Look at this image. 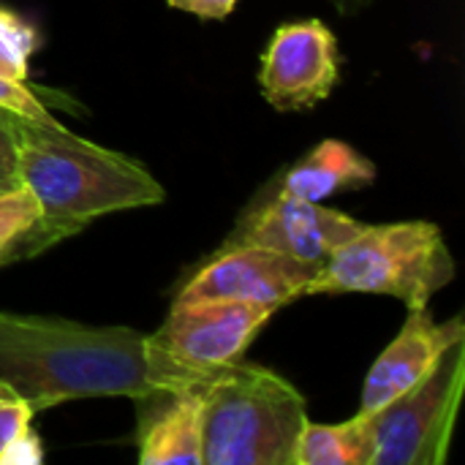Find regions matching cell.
<instances>
[{"label":"cell","mask_w":465,"mask_h":465,"mask_svg":"<svg viewBox=\"0 0 465 465\" xmlns=\"http://www.w3.org/2000/svg\"><path fill=\"white\" fill-rule=\"evenodd\" d=\"M376 163L341 139H324L302 161L286 169L278 193L302 202H324L343 191L368 188L376 180Z\"/></svg>","instance_id":"cell-12"},{"label":"cell","mask_w":465,"mask_h":465,"mask_svg":"<svg viewBox=\"0 0 465 465\" xmlns=\"http://www.w3.org/2000/svg\"><path fill=\"white\" fill-rule=\"evenodd\" d=\"M142 465H202V387L153 390L134 401Z\"/></svg>","instance_id":"cell-11"},{"label":"cell","mask_w":465,"mask_h":465,"mask_svg":"<svg viewBox=\"0 0 465 465\" xmlns=\"http://www.w3.org/2000/svg\"><path fill=\"white\" fill-rule=\"evenodd\" d=\"M371 3H373V0H332V5L338 8V14H343V16H357V14H362Z\"/></svg>","instance_id":"cell-20"},{"label":"cell","mask_w":465,"mask_h":465,"mask_svg":"<svg viewBox=\"0 0 465 465\" xmlns=\"http://www.w3.org/2000/svg\"><path fill=\"white\" fill-rule=\"evenodd\" d=\"M16 180L33 193L44 221L65 237L90 221L163 202L161 183L134 158L74 136L60 123L11 120Z\"/></svg>","instance_id":"cell-2"},{"label":"cell","mask_w":465,"mask_h":465,"mask_svg":"<svg viewBox=\"0 0 465 465\" xmlns=\"http://www.w3.org/2000/svg\"><path fill=\"white\" fill-rule=\"evenodd\" d=\"M60 240L63 234L44 221L41 207L27 188L16 185L0 191V267L30 259Z\"/></svg>","instance_id":"cell-14"},{"label":"cell","mask_w":465,"mask_h":465,"mask_svg":"<svg viewBox=\"0 0 465 465\" xmlns=\"http://www.w3.org/2000/svg\"><path fill=\"white\" fill-rule=\"evenodd\" d=\"M272 313L253 302H174L166 322L144 335L153 390L202 387L245 354Z\"/></svg>","instance_id":"cell-5"},{"label":"cell","mask_w":465,"mask_h":465,"mask_svg":"<svg viewBox=\"0 0 465 465\" xmlns=\"http://www.w3.org/2000/svg\"><path fill=\"white\" fill-rule=\"evenodd\" d=\"M14 114L0 117V191L16 188V134L11 125Z\"/></svg>","instance_id":"cell-18"},{"label":"cell","mask_w":465,"mask_h":465,"mask_svg":"<svg viewBox=\"0 0 465 465\" xmlns=\"http://www.w3.org/2000/svg\"><path fill=\"white\" fill-rule=\"evenodd\" d=\"M305 398L275 371L232 362L202 384V463L294 465Z\"/></svg>","instance_id":"cell-3"},{"label":"cell","mask_w":465,"mask_h":465,"mask_svg":"<svg viewBox=\"0 0 465 465\" xmlns=\"http://www.w3.org/2000/svg\"><path fill=\"white\" fill-rule=\"evenodd\" d=\"M362 226V221L322 202L275 193L237 223L226 245H259L322 267Z\"/></svg>","instance_id":"cell-9"},{"label":"cell","mask_w":465,"mask_h":465,"mask_svg":"<svg viewBox=\"0 0 465 465\" xmlns=\"http://www.w3.org/2000/svg\"><path fill=\"white\" fill-rule=\"evenodd\" d=\"M465 338V319L458 313L447 322H436L428 308H411L398 338L379 354L368 371L362 387L365 414L379 411L398 395L422 381L450 346Z\"/></svg>","instance_id":"cell-10"},{"label":"cell","mask_w":465,"mask_h":465,"mask_svg":"<svg viewBox=\"0 0 465 465\" xmlns=\"http://www.w3.org/2000/svg\"><path fill=\"white\" fill-rule=\"evenodd\" d=\"M463 387L465 338L444 351L422 381L379 411H371V465L447 463Z\"/></svg>","instance_id":"cell-6"},{"label":"cell","mask_w":465,"mask_h":465,"mask_svg":"<svg viewBox=\"0 0 465 465\" xmlns=\"http://www.w3.org/2000/svg\"><path fill=\"white\" fill-rule=\"evenodd\" d=\"M38 49V33L19 14L0 5V76L25 82L27 63Z\"/></svg>","instance_id":"cell-16"},{"label":"cell","mask_w":465,"mask_h":465,"mask_svg":"<svg viewBox=\"0 0 465 465\" xmlns=\"http://www.w3.org/2000/svg\"><path fill=\"white\" fill-rule=\"evenodd\" d=\"M338 79V38L322 19L281 25L262 54L259 84L278 112L313 109L330 98Z\"/></svg>","instance_id":"cell-8"},{"label":"cell","mask_w":465,"mask_h":465,"mask_svg":"<svg viewBox=\"0 0 465 465\" xmlns=\"http://www.w3.org/2000/svg\"><path fill=\"white\" fill-rule=\"evenodd\" d=\"M33 409L0 384V465L41 463V441L33 433Z\"/></svg>","instance_id":"cell-15"},{"label":"cell","mask_w":465,"mask_h":465,"mask_svg":"<svg viewBox=\"0 0 465 465\" xmlns=\"http://www.w3.org/2000/svg\"><path fill=\"white\" fill-rule=\"evenodd\" d=\"M455 278V259L430 221L365 223L316 272L308 294H384L428 308Z\"/></svg>","instance_id":"cell-4"},{"label":"cell","mask_w":465,"mask_h":465,"mask_svg":"<svg viewBox=\"0 0 465 465\" xmlns=\"http://www.w3.org/2000/svg\"><path fill=\"white\" fill-rule=\"evenodd\" d=\"M0 384L33 411L153 392L142 332L19 313H0Z\"/></svg>","instance_id":"cell-1"},{"label":"cell","mask_w":465,"mask_h":465,"mask_svg":"<svg viewBox=\"0 0 465 465\" xmlns=\"http://www.w3.org/2000/svg\"><path fill=\"white\" fill-rule=\"evenodd\" d=\"M371 414L360 411L338 425H319L308 420L294 450V465H371Z\"/></svg>","instance_id":"cell-13"},{"label":"cell","mask_w":465,"mask_h":465,"mask_svg":"<svg viewBox=\"0 0 465 465\" xmlns=\"http://www.w3.org/2000/svg\"><path fill=\"white\" fill-rule=\"evenodd\" d=\"M0 117H8V112H3V109H0Z\"/></svg>","instance_id":"cell-21"},{"label":"cell","mask_w":465,"mask_h":465,"mask_svg":"<svg viewBox=\"0 0 465 465\" xmlns=\"http://www.w3.org/2000/svg\"><path fill=\"white\" fill-rule=\"evenodd\" d=\"M166 3L172 8L196 14L202 19H226L237 5V0H166Z\"/></svg>","instance_id":"cell-19"},{"label":"cell","mask_w":465,"mask_h":465,"mask_svg":"<svg viewBox=\"0 0 465 465\" xmlns=\"http://www.w3.org/2000/svg\"><path fill=\"white\" fill-rule=\"evenodd\" d=\"M0 109L14 117L33 120V123H57L25 82L8 79V76H0Z\"/></svg>","instance_id":"cell-17"},{"label":"cell","mask_w":465,"mask_h":465,"mask_svg":"<svg viewBox=\"0 0 465 465\" xmlns=\"http://www.w3.org/2000/svg\"><path fill=\"white\" fill-rule=\"evenodd\" d=\"M319 264L259 245H223L177 292L174 302H253L272 311L305 297Z\"/></svg>","instance_id":"cell-7"}]
</instances>
